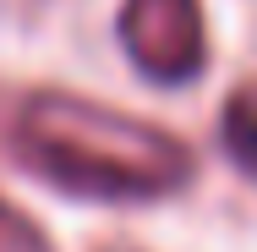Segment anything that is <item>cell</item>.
<instances>
[{"label": "cell", "instance_id": "obj_1", "mask_svg": "<svg viewBox=\"0 0 257 252\" xmlns=\"http://www.w3.org/2000/svg\"><path fill=\"white\" fill-rule=\"evenodd\" d=\"M11 148L50 187L93 203H154L197 176V159L175 132L66 88H39L17 104Z\"/></svg>", "mask_w": 257, "mask_h": 252}, {"label": "cell", "instance_id": "obj_2", "mask_svg": "<svg viewBox=\"0 0 257 252\" xmlns=\"http://www.w3.org/2000/svg\"><path fill=\"white\" fill-rule=\"evenodd\" d=\"M120 44L148 82H192L208 66L203 0H120Z\"/></svg>", "mask_w": 257, "mask_h": 252}, {"label": "cell", "instance_id": "obj_3", "mask_svg": "<svg viewBox=\"0 0 257 252\" xmlns=\"http://www.w3.org/2000/svg\"><path fill=\"white\" fill-rule=\"evenodd\" d=\"M219 137H224L230 164L246 170V176H257V88H235V94L224 99Z\"/></svg>", "mask_w": 257, "mask_h": 252}, {"label": "cell", "instance_id": "obj_4", "mask_svg": "<svg viewBox=\"0 0 257 252\" xmlns=\"http://www.w3.org/2000/svg\"><path fill=\"white\" fill-rule=\"evenodd\" d=\"M0 252H50V236L6 198H0Z\"/></svg>", "mask_w": 257, "mask_h": 252}]
</instances>
